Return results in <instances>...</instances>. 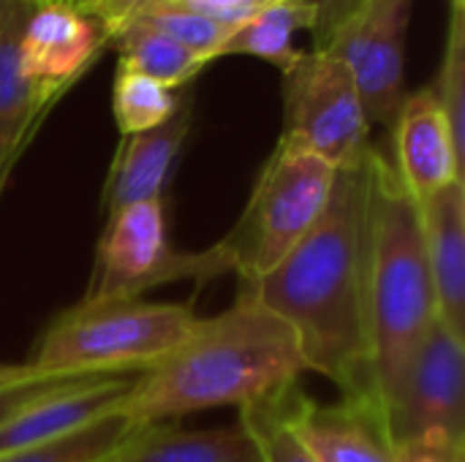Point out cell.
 Listing matches in <instances>:
<instances>
[{"label":"cell","instance_id":"6da1fadb","mask_svg":"<svg viewBox=\"0 0 465 462\" xmlns=\"http://www.w3.org/2000/svg\"><path fill=\"white\" fill-rule=\"evenodd\" d=\"M373 155L376 147L338 169L327 210L305 240L275 270L240 289L294 329L308 373L324 376L341 398L379 403L368 329Z\"/></svg>","mask_w":465,"mask_h":462},{"label":"cell","instance_id":"7a4b0ae2","mask_svg":"<svg viewBox=\"0 0 465 462\" xmlns=\"http://www.w3.org/2000/svg\"><path fill=\"white\" fill-rule=\"evenodd\" d=\"M302 373L294 329L240 289L232 308L202 319L185 343L142 370L117 414L136 425H163L207 408H245L297 384Z\"/></svg>","mask_w":465,"mask_h":462},{"label":"cell","instance_id":"3957f363","mask_svg":"<svg viewBox=\"0 0 465 462\" xmlns=\"http://www.w3.org/2000/svg\"><path fill=\"white\" fill-rule=\"evenodd\" d=\"M436 321L439 305L417 202L403 188L392 161L376 150L371 188L368 329L373 389L384 417L401 392L417 349Z\"/></svg>","mask_w":465,"mask_h":462},{"label":"cell","instance_id":"277c9868","mask_svg":"<svg viewBox=\"0 0 465 462\" xmlns=\"http://www.w3.org/2000/svg\"><path fill=\"white\" fill-rule=\"evenodd\" d=\"M199 321L177 302H76L41 332L25 365L38 376L142 373L185 343Z\"/></svg>","mask_w":465,"mask_h":462},{"label":"cell","instance_id":"5b68a950","mask_svg":"<svg viewBox=\"0 0 465 462\" xmlns=\"http://www.w3.org/2000/svg\"><path fill=\"white\" fill-rule=\"evenodd\" d=\"M335 172L316 152L278 139L253 182L245 212L223 237L240 283L259 280L305 240L327 210Z\"/></svg>","mask_w":465,"mask_h":462},{"label":"cell","instance_id":"8992f818","mask_svg":"<svg viewBox=\"0 0 465 462\" xmlns=\"http://www.w3.org/2000/svg\"><path fill=\"white\" fill-rule=\"evenodd\" d=\"M234 272V256L215 242L207 251H174L163 199L128 204L106 215L95 242L93 275L79 302H123L174 280H213Z\"/></svg>","mask_w":465,"mask_h":462},{"label":"cell","instance_id":"52a82bcc","mask_svg":"<svg viewBox=\"0 0 465 462\" xmlns=\"http://www.w3.org/2000/svg\"><path fill=\"white\" fill-rule=\"evenodd\" d=\"M281 139L316 152L335 169L360 161L373 147L357 82L343 60L311 49L283 71Z\"/></svg>","mask_w":465,"mask_h":462},{"label":"cell","instance_id":"ba28073f","mask_svg":"<svg viewBox=\"0 0 465 462\" xmlns=\"http://www.w3.org/2000/svg\"><path fill=\"white\" fill-rule=\"evenodd\" d=\"M387 422L395 447L465 455V338L441 319L417 349Z\"/></svg>","mask_w":465,"mask_h":462},{"label":"cell","instance_id":"9c48e42d","mask_svg":"<svg viewBox=\"0 0 465 462\" xmlns=\"http://www.w3.org/2000/svg\"><path fill=\"white\" fill-rule=\"evenodd\" d=\"M414 0H368L360 14L327 44L357 82L371 125L392 128L406 90V41Z\"/></svg>","mask_w":465,"mask_h":462},{"label":"cell","instance_id":"30bf717a","mask_svg":"<svg viewBox=\"0 0 465 462\" xmlns=\"http://www.w3.org/2000/svg\"><path fill=\"white\" fill-rule=\"evenodd\" d=\"M286 419L316 462H395V441L376 400H311L300 384L286 389Z\"/></svg>","mask_w":465,"mask_h":462},{"label":"cell","instance_id":"8fae6325","mask_svg":"<svg viewBox=\"0 0 465 462\" xmlns=\"http://www.w3.org/2000/svg\"><path fill=\"white\" fill-rule=\"evenodd\" d=\"M106 46V33L93 16L65 3H49L33 5L25 16L16 54L25 76L68 93Z\"/></svg>","mask_w":465,"mask_h":462},{"label":"cell","instance_id":"7c38bea8","mask_svg":"<svg viewBox=\"0 0 465 462\" xmlns=\"http://www.w3.org/2000/svg\"><path fill=\"white\" fill-rule=\"evenodd\" d=\"M390 131L395 136L392 166L417 204L463 180L465 155L452 139L430 84L406 95Z\"/></svg>","mask_w":465,"mask_h":462},{"label":"cell","instance_id":"4fadbf2b","mask_svg":"<svg viewBox=\"0 0 465 462\" xmlns=\"http://www.w3.org/2000/svg\"><path fill=\"white\" fill-rule=\"evenodd\" d=\"M139 376L142 373L90 376L52 398L27 406L11 422L0 425V457L57 441L101 422L104 417L117 414Z\"/></svg>","mask_w":465,"mask_h":462},{"label":"cell","instance_id":"5bb4252c","mask_svg":"<svg viewBox=\"0 0 465 462\" xmlns=\"http://www.w3.org/2000/svg\"><path fill=\"white\" fill-rule=\"evenodd\" d=\"M27 0H16L0 25V202L11 185V177L41 131L49 112L65 95V90L41 84L19 68V30L30 14Z\"/></svg>","mask_w":465,"mask_h":462},{"label":"cell","instance_id":"9a60e30c","mask_svg":"<svg viewBox=\"0 0 465 462\" xmlns=\"http://www.w3.org/2000/svg\"><path fill=\"white\" fill-rule=\"evenodd\" d=\"M193 123V98H180L177 112L158 128L120 136L114 158L101 191V210L106 215L147 199H163V188L183 152Z\"/></svg>","mask_w":465,"mask_h":462},{"label":"cell","instance_id":"2e32d148","mask_svg":"<svg viewBox=\"0 0 465 462\" xmlns=\"http://www.w3.org/2000/svg\"><path fill=\"white\" fill-rule=\"evenodd\" d=\"M417 210L439 319L465 338V182L447 185Z\"/></svg>","mask_w":465,"mask_h":462},{"label":"cell","instance_id":"e0dca14e","mask_svg":"<svg viewBox=\"0 0 465 462\" xmlns=\"http://www.w3.org/2000/svg\"><path fill=\"white\" fill-rule=\"evenodd\" d=\"M104 462H256V452L240 425L191 433L147 425Z\"/></svg>","mask_w":465,"mask_h":462},{"label":"cell","instance_id":"ac0fdd59","mask_svg":"<svg viewBox=\"0 0 465 462\" xmlns=\"http://www.w3.org/2000/svg\"><path fill=\"white\" fill-rule=\"evenodd\" d=\"M313 25H316V8L311 0H270L251 19H245L229 33L215 60L232 54H248L272 63L283 74L302 57V49L294 46V35L300 30L313 33Z\"/></svg>","mask_w":465,"mask_h":462},{"label":"cell","instance_id":"d6986e66","mask_svg":"<svg viewBox=\"0 0 465 462\" xmlns=\"http://www.w3.org/2000/svg\"><path fill=\"white\" fill-rule=\"evenodd\" d=\"M106 41H109V46L117 49L120 68L142 74L169 90L188 84L204 68V63L196 54H191L180 44L161 35L158 30H153L142 22H134V19L114 25L106 33Z\"/></svg>","mask_w":465,"mask_h":462},{"label":"cell","instance_id":"ffe728a7","mask_svg":"<svg viewBox=\"0 0 465 462\" xmlns=\"http://www.w3.org/2000/svg\"><path fill=\"white\" fill-rule=\"evenodd\" d=\"M144 428L147 425H136L120 414H112L79 433L30 449H19L14 455L0 457V462H104L117 449H123L131 438H136Z\"/></svg>","mask_w":465,"mask_h":462},{"label":"cell","instance_id":"44dd1931","mask_svg":"<svg viewBox=\"0 0 465 462\" xmlns=\"http://www.w3.org/2000/svg\"><path fill=\"white\" fill-rule=\"evenodd\" d=\"M289 387L240 408V430L248 436L256 462H316L286 419Z\"/></svg>","mask_w":465,"mask_h":462},{"label":"cell","instance_id":"7402d4cb","mask_svg":"<svg viewBox=\"0 0 465 462\" xmlns=\"http://www.w3.org/2000/svg\"><path fill=\"white\" fill-rule=\"evenodd\" d=\"M180 106L174 90L117 65L112 84V114L120 136L144 133L163 125Z\"/></svg>","mask_w":465,"mask_h":462},{"label":"cell","instance_id":"603a6c76","mask_svg":"<svg viewBox=\"0 0 465 462\" xmlns=\"http://www.w3.org/2000/svg\"><path fill=\"white\" fill-rule=\"evenodd\" d=\"M125 19H134V22H142V25L158 30L169 41H174L183 49H188L191 54H196L204 65L215 60L221 44L232 33V27H223V25H218V22H213L207 16L180 11V8H172V5H134L125 14Z\"/></svg>","mask_w":465,"mask_h":462},{"label":"cell","instance_id":"cb8c5ba5","mask_svg":"<svg viewBox=\"0 0 465 462\" xmlns=\"http://www.w3.org/2000/svg\"><path fill=\"white\" fill-rule=\"evenodd\" d=\"M430 87L450 123L458 150L465 155V5H450L444 60L439 79Z\"/></svg>","mask_w":465,"mask_h":462},{"label":"cell","instance_id":"d4e9b609","mask_svg":"<svg viewBox=\"0 0 465 462\" xmlns=\"http://www.w3.org/2000/svg\"><path fill=\"white\" fill-rule=\"evenodd\" d=\"M270 0H136L134 5H172V8H180V11H191V14L207 16V19L234 30L237 25L251 19Z\"/></svg>","mask_w":465,"mask_h":462},{"label":"cell","instance_id":"484cf974","mask_svg":"<svg viewBox=\"0 0 465 462\" xmlns=\"http://www.w3.org/2000/svg\"><path fill=\"white\" fill-rule=\"evenodd\" d=\"M90 376H41L35 381H27V384H19V387H11V389H0V425L11 422L19 411H25L27 406L44 400V398H52L79 381H84Z\"/></svg>","mask_w":465,"mask_h":462},{"label":"cell","instance_id":"4316f807","mask_svg":"<svg viewBox=\"0 0 465 462\" xmlns=\"http://www.w3.org/2000/svg\"><path fill=\"white\" fill-rule=\"evenodd\" d=\"M316 8L313 49H327V44L360 14L368 0H311Z\"/></svg>","mask_w":465,"mask_h":462},{"label":"cell","instance_id":"83f0119b","mask_svg":"<svg viewBox=\"0 0 465 462\" xmlns=\"http://www.w3.org/2000/svg\"><path fill=\"white\" fill-rule=\"evenodd\" d=\"M134 3H136V0H98V3H93L87 11H82V14L93 16V19L104 27V33H106V30H112V27L134 8Z\"/></svg>","mask_w":465,"mask_h":462},{"label":"cell","instance_id":"f1b7e54d","mask_svg":"<svg viewBox=\"0 0 465 462\" xmlns=\"http://www.w3.org/2000/svg\"><path fill=\"white\" fill-rule=\"evenodd\" d=\"M465 455L428 449V447H398L395 462H463Z\"/></svg>","mask_w":465,"mask_h":462},{"label":"cell","instance_id":"f546056e","mask_svg":"<svg viewBox=\"0 0 465 462\" xmlns=\"http://www.w3.org/2000/svg\"><path fill=\"white\" fill-rule=\"evenodd\" d=\"M41 378L35 370H30L25 362L16 365V362H0V389H11V387H19V384H27V381H35Z\"/></svg>","mask_w":465,"mask_h":462},{"label":"cell","instance_id":"4dcf8cb0","mask_svg":"<svg viewBox=\"0 0 465 462\" xmlns=\"http://www.w3.org/2000/svg\"><path fill=\"white\" fill-rule=\"evenodd\" d=\"M65 5H71V8H76V11H87L93 3H98V0H63Z\"/></svg>","mask_w":465,"mask_h":462},{"label":"cell","instance_id":"1f68e13d","mask_svg":"<svg viewBox=\"0 0 465 462\" xmlns=\"http://www.w3.org/2000/svg\"><path fill=\"white\" fill-rule=\"evenodd\" d=\"M14 3H16V0H0V25L5 22V16H8V11H11Z\"/></svg>","mask_w":465,"mask_h":462},{"label":"cell","instance_id":"d6a6232c","mask_svg":"<svg viewBox=\"0 0 465 462\" xmlns=\"http://www.w3.org/2000/svg\"><path fill=\"white\" fill-rule=\"evenodd\" d=\"M30 5H49V3H63V0H27Z\"/></svg>","mask_w":465,"mask_h":462},{"label":"cell","instance_id":"836d02e7","mask_svg":"<svg viewBox=\"0 0 465 462\" xmlns=\"http://www.w3.org/2000/svg\"><path fill=\"white\" fill-rule=\"evenodd\" d=\"M450 5H465V0H450Z\"/></svg>","mask_w":465,"mask_h":462}]
</instances>
